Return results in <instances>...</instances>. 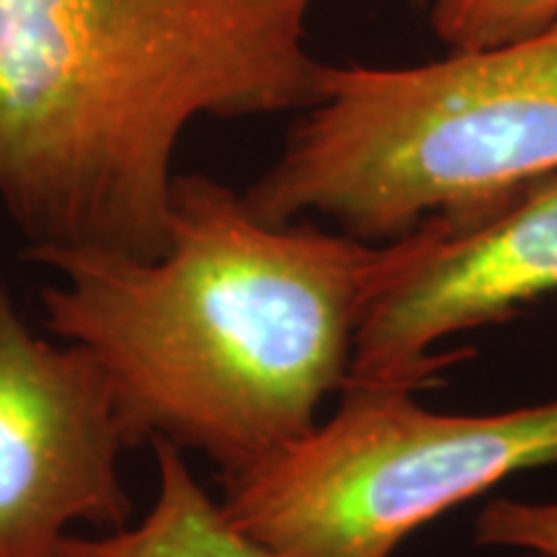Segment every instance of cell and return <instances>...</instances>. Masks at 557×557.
I'll return each instance as SVG.
<instances>
[{"mask_svg":"<svg viewBox=\"0 0 557 557\" xmlns=\"http://www.w3.org/2000/svg\"><path fill=\"white\" fill-rule=\"evenodd\" d=\"M557 292V171L498 205L436 214L361 318L346 382L421 389L451 357L444 338L511 318Z\"/></svg>","mask_w":557,"mask_h":557,"instance_id":"cell-6","label":"cell"},{"mask_svg":"<svg viewBox=\"0 0 557 557\" xmlns=\"http://www.w3.org/2000/svg\"><path fill=\"white\" fill-rule=\"evenodd\" d=\"M302 111L246 205L267 222L320 214L357 240H400L557 171V24L421 65L320 62Z\"/></svg>","mask_w":557,"mask_h":557,"instance_id":"cell-3","label":"cell"},{"mask_svg":"<svg viewBox=\"0 0 557 557\" xmlns=\"http://www.w3.org/2000/svg\"><path fill=\"white\" fill-rule=\"evenodd\" d=\"M158 493L137 527L101 537L70 534L58 557H274L230 524L184 459V449L156 438Z\"/></svg>","mask_w":557,"mask_h":557,"instance_id":"cell-7","label":"cell"},{"mask_svg":"<svg viewBox=\"0 0 557 557\" xmlns=\"http://www.w3.org/2000/svg\"><path fill=\"white\" fill-rule=\"evenodd\" d=\"M416 3H426V0H416Z\"/></svg>","mask_w":557,"mask_h":557,"instance_id":"cell-11","label":"cell"},{"mask_svg":"<svg viewBox=\"0 0 557 557\" xmlns=\"http://www.w3.org/2000/svg\"><path fill=\"white\" fill-rule=\"evenodd\" d=\"M124 449L96 359L39 336L0 287V557H58L75 524L127 527Z\"/></svg>","mask_w":557,"mask_h":557,"instance_id":"cell-5","label":"cell"},{"mask_svg":"<svg viewBox=\"0 0 557 557\" xmlns=\"http://www.w3.org/2000/svg\"><path fill=\"white\" fill-rule=\"evenodd\" d=\"M557 0H431V32L449 50H478L553 29Z\"/></svg>","mask_w":557,"mask_h":557,"instance_id":"cell-8","label":"cell"},{"mask_svg":"<svg viewBox=\"0 0 557 557\" xmlns=\"http://www.w3.org/2000/svg\"><path fill=\"white\" fill-rule=\"evenodd\" d=\"M413 393L346 382L331 418L222 478V513L274 557H393L449 508L557 465V400L438 413Z\"/></svg>","mask_w":557,"mask_h":557,"instance_id":"cell-4","label":"cell"},{"mask_svg":"<svg viewBox=\"0 0 557 557\" xmlns=\"http://www.w3.org/2000/svg\"><path fill=\"white\" fill-rule=\"evenodd\" d=\"M320 0H0V201L29 259H156L199 116L308 109Z\"/></svg>","mask_w":557,"mask_h":557,"instance_id":"cell-2","label":"cell"},{"mask_svg":"<svg viewBox=\"0 0 557 557\" xmlns=\"http://www.w3.org/2000/svg\"><path fill=\"white\" fill-rule=\"evenodd\" d=\"M472 537L480 547L557 557V500H491L478 513Z\"/></svg>","mask_w":557,"mask_h":557,"instance_id":"cell-9","label":"cell"},{"mask_svg":"<svg viewBox=\"0 0 557 557\" xmlns=\"http://www.w3.org/2000/svg\"><path fill=\"white\" fill-rule=\"evenodd\" d=\"M418 227L364 243L310 222H267L220 181L173 178L169 243L156 259L39 256L54 338L107 374L129 447L201 451L222 478L295 442L348 380L372 297L406 267Z\"/></svg>","mask_w":557,"mask_h":557,"instance_id":"cell-1","label":"cell"},{"mask_svg":"<svg viewBox=\"0 0 557 557\" xmlns=\"http://www.w3.org/2000/svg\"><path fill=\"white\" fill-rule=\"evenodd\" d=\"M521 557H549V555H542V553H524Z\"/></svg>","mask_w":557,"mask_h":557,"instance_id":"cell-10","label":"cell"}]
</instances>
